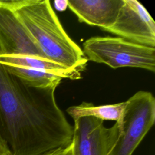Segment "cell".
<instances>
[{
  "label": "cell",
  "mask_w": 155,
  "mask_h": 155,
  "mask_svg": "<svg viewBox=\"0 0 155 155\" xmlns=\"http://www.w3.org/2000/svg\"><path fill=\"white\" fill-rule=\"evenodd\" d=\"M31 35L45 57L81 72L88 60L67 35L48 0L4 1Z\"/></svg>",
  "instance_id": "6da1fadb"
},
{
  "label": "cell",
  "mask_w": 155,
  "mask_h": 155,
  "mask_svg": "<svg viewBox=\"0 0 155 155\" xmlns=\"http://www.w3.org/2000/svg\"><path fill=\"white\" fill-rule=\"evenodd\" d=\"M82 50L88 61L104 64L113 69L134 67L155 71V48L122 38L91 37L83 43Z\"/></svg>",
  "instance_id": "7a4b0ae2"
},
{
  "label": "cell",
  "mask_w": 155,
  "mask_h": 155,
  "mask_svg": "<svg viewBox=\"0 0 155 155\" xmlns=\"http://www.w3.org/2000/svg\"><path fill=\"white\" fill-rule=\"evenodd\" d=\"M119 134L109 155H132L155 122V99L139 91L127 101Z\"/></svg>",
  "instance_id": "3957f363"
},
{
  "label": "cell",
  "mask_w": 155,
  "mask_h": 155,
  "mask_svg": "<svg viewBox=\"0 0 155 155\" xmlns=\"http://www.w3.org/2000/svg\"><path fill=\"white\" fill-rule=\"evenodd\" d=\"M102 30L133 43L155 48V22L137 0H124L116 22Z\"/></svg>",
  "instance_id": "277c9868"
},
{
  "label": "cell",
  "mask_w": 155,
  "mask_h": 155,
  "mask_svg": "<svg viewBox=\"0 0 155 155\" xmlns=\"http://www.w3.org/2000/svg\"><path fill=\"white\" fill-rule=\"evenodd\" d=\"M119 134L116 122L107 128L97 118L82 117L73 126V155H109Z\"/></svg>",
  "instance_id": "5b68a950"
},
{
  "label": "cell",
  "mask_w": 155,
  "mask_h": 155,
  "mask_svg": "<svg viewBox=\"0 0 155 155\" xmlns=\"http://www.w3.org/2000/svg\"><path fill=\"white\" fill-rule=\"evenodd\" d=\"M124 0H68V7L80 22L102 30L116 22Z\"/></svg>",
  "instance_id": "8992f818"
},
{
  "label": "cell",
  "mask_w": 155,
  "mask_h": 155,
  "mask_svg": "<svg viewBox=\"0 0 155 155\" xmlns=\"http://www.w3.org/2000/svg\"><path fill=\"white\" fill-rule=\"evenodd\" d=\"M127 101L114 104L94 105L92 103L83 102L78 105L68 107L66 111L74 122L82 117L91 116L104 120H114L119 129L122 125Z\"/></svg>",
  "instance_id": "52a82bcc"
},
{
  "label": "cell",
  "mask_w": 155,
  "mask_h": 155,
  "mask_svg": "<svg viewBox=\"0 0 155 155\" xmlns=\"http://www.w3.org/2000/svg\"><path fill=\"white\" fill-rule=\"evenodd\" d=\"M44 155H73V141L65 147L52 150Z\"/></svg>",
  "instance_id": "ba28073f"
},
{
  "label": "cell",
  "mask_w": 155,
  "mask_h": 155,
  "mask_svg": "<svg viewBox=\"0 0 155 155\" xmlns=\"http://www.w3.org/2000/svg\"><path fill=\"white\" fill-rule=\"evenodd\" d=\"M54 5L58 11H64L68 7V0H56L54 1Z\"/></svg>",
  "instance_id": "9c48e42d"
},
{
  "label": "cell",
  "mask_w": 155,
  "mask_h": 155,
  "mask_svg": "<svg viewBox=\"0 0 155 155\" xmlns=\"http://www.w3.org/2000/svg\"><path fill=\"white\" fill-rule=\"evenodd\" d=\"M0 155H10L9 151L0 135Z\"/></svg>",
  "instance_id": "30bf717a"
}]
</instances>
